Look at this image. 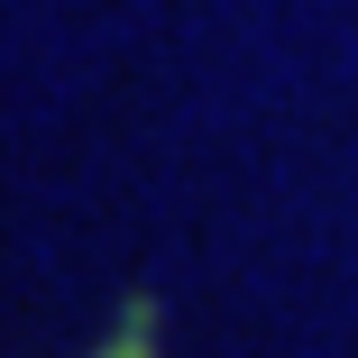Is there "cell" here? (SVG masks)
<instances>
[{
  "instance_id": "1",
  "label": "cell",
  "mask_w": 358,
  "mask_h": 358,
  "mask_svg": "<svg viewBox=\"0 0 358 358\" xmlns=\"http://www.w3.org/2000/svg\"><path fill=\"white\" fill-rule=\"evenodd\" d=\"M92 358H157V294H129L120 331H110V340H101Z\"/></svg>"
}]
</instances>
